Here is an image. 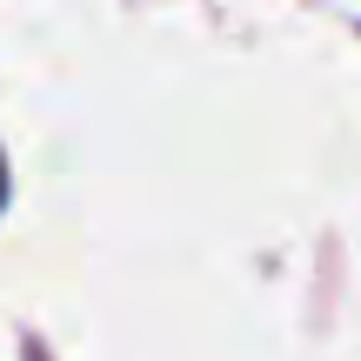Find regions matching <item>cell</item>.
Returning <instances> with one entry per match:
<instances>
[{"mask_svg":"<svg viewBox=\"0 0 361 361\" xmlns=\"http://www.w3.org/2000/svg\"><path fill=\"white\" fill-rule=\"evenodd\" d=\"M0 207H7V161H0Z\"/></svg>","mask_w":361,"mask_h":361,"instance_id":"1","label":"cell"}]
</instances>
